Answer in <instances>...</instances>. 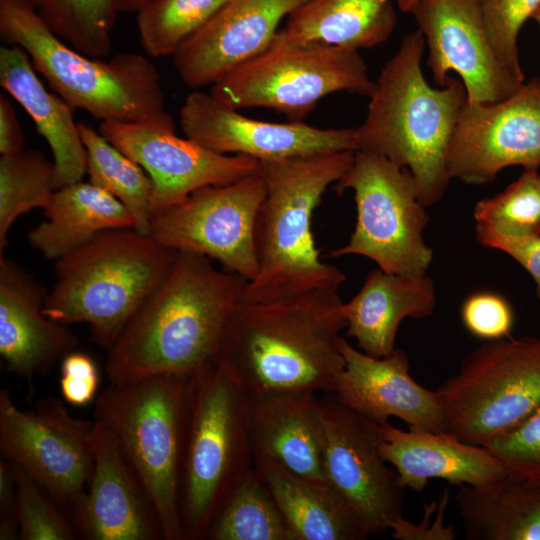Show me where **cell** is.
I'll list each match as a JSON object with an SVG mask.
<instances>
[{"label":"cell","mask_w":540,"mask_h":540,"mask_svg":"<svg viewBox=\"0 0 540 540\" xmlns=\"http://www.w3.org/2000/svg\"><path fill=\"white\" fill-rule=\"evenodd\" d=\"M245 283L207 256L176 251L164 280L107 350L110 383L162 374L192 377L217 363Z\"/></svg>","instance_id":"cell-1"},{"label":"cell","mask_w":540,"mask_h":540,"mask_svg":"<svg viewBox=\"0 0 540 540\" xmlns=\"http://www.w3.org/2000/svg\"><path fill=\"white\" fill-rule=\"evenodd\" d=\"M339 290L271 300H241L220 360L246 391L307 389L332 393L344 368L346 320Z\"/></svg>","instance_id":"cell-2"},{"label":"cell","mask_w":540,"mask_h":540,"mask_svg":"<svg viewBox=\"0 0 540 540\" xmlns=\"http://www.w3.org/2000/svg\"><path fill=\"white\" fill-rule=\"evenodd\" d=\"M424 49L419 29L404 35L381 69L356 131L357 150L381 154L408 169L427 207L444 197L451 181L447 155L467 94L461 80L451 76L439 88L427 82Z\"/></svg>","instance_id":"cell-3"},{"label":"cell","mask_w":540,"mask_h":540,"mask_svg":"<svg viewBox=\"0 0 540 540\" xmlns=\"http://www.w3.org/2000/svg\"><path fill=\"white\" fill-rule=\"evenodd\" d=\"M354 153L259 161L266 192L255 224L258 272L245 283L242 299L339 290L346 276L320 259L312 217L327 189L350 167Z\"/></svg>","instance_id":"cell-4"},{"label":"cell","mask_w":540,"mask_h":540,"mask_svg":"<svg viewBox=\"0 0 540 540\" xmlns=\"http://www.w3.org/2000/svg\"><path fill=\"white\" fill-rule=\"evenodd\" d=\"M32 0H0V33L21 47L34 69L73 109L105 121L148 122L175 128L165 109L160 75L137 53L103 60L64 42L48 27Z\"/></svg>","instance_id":"cell-5"},{"label":"cell","mask_w":540,"mask_h":540,"mask_svg":"<svg viewBox=\"0 0 540 540\" xmlns=\"http://www.w3.org/2000/svg\"><path fill=\"white\" fill-rule=\"evenodd\" d=\"M176 251L134 228L103 231L56 261L44 314L64 325L86 323L108 350L168 274Z\"/></svg>","instance_id":"cell-6"},{"label":"cell","mask_w":540,"mask_h":540,"mask_svg":"<svg viewBox=\"0 0 540 540\" xmlns=\"http://www.w3.org/2000/svg\"><path fill=\"white\" fill-rule=\"evenodd\" d=\"M190 382L162 374L110 383L95 399L94 420L110 432L147 492L165 540H184L178 503Z\"/></svg>","instance_id":"cell-7"},{"label":"cell","mask_w":540,"mask_h":540,"mask_svg":"<svg viewBox=\"0 0 540 540\" xmlns=\"http://www.w3.org/2000/svg\"><path fill=\"white\" fill-rule=\"evenodd\" d=\"M253 468L246 390L219 360L190 382L178 503L184 540L206 539L212 523Z\"/></svg>","instance_id":"cell-8"},{"label":"cell","mask_w":540,"mask_h":540,"mask_svg":"<svg viewBox=\"0 0 540 540\" xmlns=\"http://www.w3.org/2000/svg\"><path fill=\"white\" fill-rule=\"evenodd\" d=\"M359 50L305 42L277 32L269 46L210 87L235 108H269L303 121L317 103L336 92L369 97L374 89Z\"/></svg>","instance_id":"cell-9"},{"label":"cell","mask_w":540,"mask_h":540,"mask_svg":"<svg viewBox=\"0 0 540 540\" xmlns=\"http://www.w3.org/2000/svg\"><path fill=\"white\" fill-rule=\"evenodd\" d=\"M436 391L443 431L483 445L540 407V338L487 341Z\"/></svg>","instance_id":"cell-10"},{"label":"cell","mask_w":540,"mask_h":540,"mask_svg":"<svg viewBox=\"0 0 540 540\" xmlns=\"http://www.w3.org/2000/svg\"><path fill=\"white\" fill-rule=\"evenodd\" d=\"M347 189L354 193L355 227L348 242L330 255L363 256L393 274H426L433 260L423 236L429 217L411 172L381 154L356 150L335 183L338 193Z\"/></svg>","instance_id":"cell-11"},{"label":"cell","mask_w":540,"mask_h":540,"mask_svg":"<svg viewBox=\"0 0 540 540\" xmlns=\"http://www.w3.org/2000/svg\"><path fill=\"white\" fill-rule=\"evenodd\" d=\"M93 427L94 420L73 417L57 398H42L24 411L0 390L2 457L25 470L73 519L93 471Z\"/></svg>","instance_id":"cell-12"},{"label":"cell","mask_w":540,"mask_h":540,"mask_svg":"<svg viewBox=\"0 0 540 540\" xmlns=\"http://www.w3.org/2000/svg\"><path fill=\"white\" fill-rule=\"evenodd\" d=\"M265 192L259 171L231 183L199 188L155 215L150 235L175 251L214 258L249 282L258 272L255 224Z\"/></svg>","instance_id":"cell-13"},{"label":"cell","mask_w":540,"mask_h":540,"mask_svg":"<svg viewBox=\"0 0 540 540\" xmlns=\"http://www.w3.org/2000/svg\"><path fill=\"white\" fill-rule=\"evenodd\" d=\"M324 426L325 480L354 508L370 535L403 517L397 471L381 453V424L342 404L333 393L320 399Z\"/></svg>","instance_id":"cell-14"},{"label":"cell","mask_w":540,"mask_h":540,"mask_svg":"<svg viewBox=\"0 0 540 540\" xmlns=\"http://www.w3.org/2000/svg\"><path fill=\"white\" fill-rule=\"evenodd\" d=\"M509 166L540 167V78L510 97L485 103L466 99L449 146L452 179L482 185Z\"/></svg>","instance_id":"cell-15"},{"label":"cell","mask_w":540,"mask_h":540,"mask_svg":"<svg viewBox=\"0 0 540 540\" xmlns=\"http://www.w3.org/2000/svg\"><path fill=\"white\" fill-rule=\"evenodd\" d=\"M99 132L149 175L153 217L193 191L237 181L259 171V161L213 152L176 135L175 128L148 122H100Z\"/></svg>","instance_id":"cell-16"},{"label":"cell","mask_w":540,"mask_h":540,"mask_svg":"<svg viewBox=\"0 0 540 540\" xmlns=\"http://www.w3.org/2000/svg\"><path fill=\"white\" fill-rule=\"evenodd\" d=\"M179 117L185 137L219 154L267 161L357 150L356 128H318L304 121L256 120L210 92L190 93Z\"/></svg>","instance_id":"cell-17"},{"label":"cell","mask_w":540,"mask_h":540,"mask_svg":"<svg viewBox=\"0 0 540 540\" xmlns=\"http://www.w3.org/2000/svg\"><path fill=\"white\" fill-rule=\"evenodd\" d=\"M409 13L424 37L427 65L438 86L453 71L469 100L492 103L510 97L524 83L497 54L477 0H417Z\"/></svg>","instance_id":"cell-18"},{"label":"cell","mask_w":540,"mask_h":540,"mask_svg":"<svg viewBox=\"0 0 540 540\" xmlns=\"http://www.w3.org/2000/svg\"><path fill=\"white\" fill-rule=\"evenodd\" d=\"M307 0H228L172 55L191 89L212 86L264 51L279 24Z\"/></svg>","instance_id":"cell-19"},{"label":"cell","mask_w":540,"mask_h":540,"mask_svg":"<svg viewBox=\"0 0 540 540\" xmlns=\"http://www.w3.org/2000/svg\"><path fill=\"white\" fill-rule=\"evenodd\" d=\"M93 471L73 519L89 540L164 539L156 509L110 432L94 420Z\"/></svg>","instance_id":"cell-20"},{"label":"cell","mask_w":540,"mask_h":540,"mask_svg":"<svg viewBox=\"0 0 540 540\" xmlns=\"http://www.w3.org/2000/svg\"><path fill=\"white\" fill-rule=\"evenodd\" d=\"M342 352L344 368L332 392L342 404L379 424L395 417L411 430L443 431L438 393L411 377L404 350L395 347L386 356L374 357L345 339Z\"/></svg>","instance_id":"cell-21"},{"label":"cell","mask_w":540,"mask_h":540,"mask_svg":"<svg viewBox=\"0 0 540 540\" xmlns=\"http://www.w3.org/2000/svg\"><path fill=\"white\" fill-rule=\"evenodd\" d=\"M246 420L254 466L277 465L325 480L324 426L316 391H246Z\"/></svg>","instance_id":"cell-22"},{"label":"cell","mask_w":540,"mask_h":540,"mask_svg":"<svg viewBox=\"0 0 540 540\" xmlns=\"http://www.w3.org/2000/svg\"><path fill=\"white\" fill-rule=\"evenodd\" d=\"M46 297L34 278L0 255V354L10 372L29 382L78 345L67 325L44 314Z\"/></svg>","instance_id":"cell-23"},{"label":"cell","mask_w":540,"mask_h":540,"mask_svg":"<svg viewBox=\"0 0 540 540\" xmlns=\"http://www.w3.org/2000/svg\"><path fill=\"white\" fill-rule=\"evenodd\" d=\"M383 458L397 471L401 483L423 491L429 480L442 479L455 485L479 486L508 474L488 450L445 432L404 431L381 424Z\"/></svg>","instance_id":"cell-24"},{"label":"cell","mask_w":540,"mask_h":540,"mask_svg":"<svg viewBox=\"0 0 540 540\" xmlns=\"http://www.w3.org/2000/svg\"><path fill=\"white\" fill-rule=\"evenodd\" d=\"M435 304V287L426 274L400 275L376 268L343 305L346 335L356 340L361 351L386 356L395 348L401 322L429 317Z\"/></svg>","instance_id":"cell-25"},{"label":"cell","mask_w":540,"mask_h":540,"mask_svg":"<svg viewBox=\"0 0 540 540\" xmlns=\"http://www.w3.org/2000/svg\"><path fill=\"white\" fill-rule=\"evenodd\" d=\"M0 84L32 118L53 156L55 187L82 181L87 153L73 108L46 90L28 54L19 46L0 47Z\"/></svg>","instance_id":"cell-26"},{"label":"cell","mask_w":540,"mask_h":540,"mask_svg":"<svg viewBox=\"0 0 540 540\" xmlns=\"http://www.w3.org/2000/svg\"><path fill=\"white\" fill-rule=\"evenodd\" d=\"M261 476L287 520L295 540H364L370 533L349 502L326 480L263 464Z\"/></svg>","instance_id":"cell-27"},{"label":"cell","mask_w":540,"mask_h":540,"mask_svg":"<svg viewBox=\"0 0 540 540\" xmlns=\"http://www.w3.org/2000/svg\"><path fill=\"white\" fill-rule=\"evenodd\" d=\"M43 211L46 221L33 228L27 239L44 257L56 261L103 231L134 228L127 208L91 182L56 189Z\"/></svg>","instance_id":"cell-28"},{"label":"cell","mask_w":540,"mask_h":540,"mask_svg":"<svg viewBox=\"0 0 540 540\" xmlns=\"http://www.w3.org/2000/svg\"><path fill=\"white\" fill-rule=\"evenodd\" d=\"M467 540H540V481L508 473L455 496Z\"/></svg>","instance_id":"cell-29"},{"label":"cell","mask_w":540,"mask_h":540,"mask_svg":"<svg viewBox=\"0 0 540 540\" xmlns=\"http://www.w3.org/2000/svg\"><path fill=\"white\" fill-rule=\"evenodd\" d=\"M394 0H307L283 28L300 41L360 50L384 43L396 21ZM396 1V0H395Z\"/></svg>","instance_id":"cell-30"},{"label":"cell","mask_w":540,"mask_h":540,"mask_svg":"<svg viewBox=\"0 0 540 540\" xmlns=\"http://www.w3.org/2000/svg\"><path fill=\"white\" fill-rule=\"evenodd\" d=\"M87 153L89 182L117 198L130 212L134 229L150 234L153 185L147 172L111 144L100 132L78 122Z\"/></svg>","instance_id":"cell-31"},{"label":"cell","mask_w":540,"mask_h":540,"mask_svg":"<svg viewBox=\"0 0 540 540\" xmlns=\"http://www.w3.org/2000/svg\"><path fill=\"white\" fill-rule=\"evenodd\" d=\"M208 540H295L267 485L253 468L212 523Z\"/></svg>","instance_id":"cell-32"},{"label":"cell","mask_w":540,"mask_h":540,"mask_svg":"<svg viewBox=\"0 0 540 540\" xmlns=\"http://www.w3.org/2000/svg\"><path fill=\"white\" fill-rule=\"evenodd\" d=\"M56 190L55 168L41 152L21 150L0 157V255L11 226L34 208L45 210Z\"/></svg>","instance_id":"cell-33"},{"label":"cell","mask_w":540,"mask_h":540,"mask_svg":"<svg viewBox=\"0 0 540 540\" xmlns=\"http://www.w3.org/2000/svg\"><path fill=\"white\" fill-rule=\"evenodd\" d=\"M37 9L52 32L75 50L93 58L111 52L119 0H38Z\"/></svg>","instance_id":"cell-34"},{"label":"cell","mask_w":540,"mask_h":540,"mask_svg":"<svg viewBox=\"0 0 540 540\" xmlns=\"http://www.w3.org/2000/svg\"><path fill=\"white\" fill-rule=\"evenodd\" d=\"M228 0H149L137 12L141 46L151 57L173 55Z\"/></svg>","instance_id":"cell-35"},{"label":"cell","mask_w":540,"mask_h":540,"mask_svg":"<svg viewBox=\"0 0 540 540\" xmlns=\"http://www.w3.org/2000/svg\"><path fill=\"white\" fill-rule=\"evenodd\" d=\"M473 216L477 227L503 236H540L538 169H524L521 176L503 191L478 201Z\"/></svg>","instance_id":"cell-36"},{"label":"cell","mask_w":540,"mask_h":540,"mask_svg":"<svg viewBox=\"0 0 540 540\" xmlns=\"http://www.w3.org/2000/svg\"><path fill=\"white\" fill-rule=\"evenodd\" d=\"M13 464L17 481L13 512L19 522L20 538L72 540L77 537L73 523L53 498L25 470Z\"/></svg>","instance_id":"cell-37"},{"label":"cell","mask_w":540,"mask_h":540,"mask_svg":"<svg viewBox=\"0 0 540 540\" xmlns=\"http://www.w3.org/2000/svg\"><path fill=\"white\" fill-rule=\"evenodd\" d=\"M493 46L502 62L524 81L517 40L520 30L532 19L540 0H477Z\"/></svg>","instance_id":"cell-38"},{"label":"cell","mask_w":540,"mask_h":540,"mask_svg":"<svg viewBox=\"0 0 540 540\" xmlns=\"http://www.w3.org/2000/svg\"><path fill=\"white\" fill-rule=\"evenodd\" d=\"M508 473L540 481V407L483 445Z\"/></svg>","instance_id":"cell-39"},{"label":"cell","mask_w":540,"mask_h":540,"mask_svg":"<svg viewBox=\"0 0 540 540\" xmlns=\"http://www.w3.org/2000/svg\"><path fill=\"white\" fill-rule=\"evenodd\" d=\"M461 318L469 333L486 341L510 337L514 325L509 301L489 291L468 296L461 307Z\"/></svg>","instance_id":"cell-40"},{"label":"cell","mask_w":540,"mask_h":540,"mask_svg":"<svg viewBox=\"0 0 540 540\" xmlns=\"http://www.w3.org/2000/svg\"><path fill=\"white\" fill-rule=\"evenodd\" d=\"M59 380L62 398L75 407H84L96 399L100 375L94 359L73 350L60 361Z\"/></svg>","instance_id":"cell-41"},{"label":"cell","mask_w":540,"mask_h":540,"mask_svg":"<svg viewBox=\"0 0 540 540\" xmlns=\"http://www.w3.org/2000/svg\"><path fill=\"white\" fill-rule=\"evenodd\" d=\"M477 240L517 261L532 277L540 304V236L513 238L476 226Z\"/></svg>","instance_id":"cell-42"},{"label":"cell","mask_w":540,"mask_h":540,"mask_svg":"<svg viewBox=\"0 0 540 540\" xmlns=\"http://www.w3.org/2000/svg\"><path fill=\"white\" fill-rule=\"evenodd\" d=\"M24 135L9 98L0 94V153L13 154L24 149Z\"/></svg>","instance_id":"cell-43"},{"label":"cell","mask_w":540,"mask_h":540,"mask_svg":"<svg viewBox=\"0 0 540 540\" xmlns=\"http://www.w3.org/2000/svg\"><path fill=\"white\" fill-rule=\"evenodd\" d=\"M16 470L14 464L1 456L0 458V514L13 512L16 498Z\"/></svg>","instance_id":"cell-44"},{"label":"cell","mask_w":540,"mask_h":540,"mask_svg":"<svg viewBox=\"0 0 540 540\" xmlns=\"http://www.w3.org/2000/svg\"><path fill=\"white\" fill-rule=\"evenodd\" d=\"M17 536H20V526L14 512L5 516H1L0 539L14 540L17 538Z\"/></svg>","instance_id":"cell-45"},{"label":"cell","mask_w":540,"mask_h":540,"mask_svg":"<svg viewBox=\"0 0 540 540\" xmlns=\"http://www.w3.org/2000/svg\"><path fill=\"white\" fill-rule=\"evenodd\" d=\"M149 0H119V9L123 13H136Z\"/></svg>","instance_id":"cell-46"},{"label":"cell","mask_w":540,"mask_h":540,"mask_svg":"<svg viewBox=\"0 0 540 540\" xmlns=\"http://www.w3.org/2000/svg\"><path fill=\"white\" fill-rule=\"evenodd\" d=\"M416 2L417 0H396L398 8L404 13H409Z\"/></svg>","instance_id":"cell-47"},{"label":"cell","mask_w":540,"mask_h":540,"mask_svg":"<svg viewBox=\"0 0 540 540\" xmlns=\"http://www.w3.org/2000/svg\"><path fill=\"white\" fill-rule=\"evenodd\" d=\"M532 19L537 23V25L540 27V3L534 12Z\"/></svg>","instance_id":"cell-48"},{"label":"cell","mask_w":540,"mask_h":540,"mask_svg":"<svg viewBox=\"0 0 540 540\" xmlns=\"http://www.w3.org/2000/svg\"><path fill=\"white\" fill-rule=\"evenodd\" d=\"M38 6V0H32Z\"/></svg>","instance_id":"cell-49"}]
</instances>
